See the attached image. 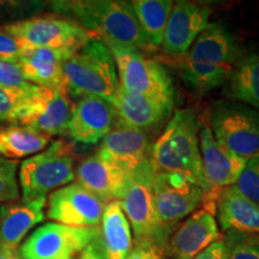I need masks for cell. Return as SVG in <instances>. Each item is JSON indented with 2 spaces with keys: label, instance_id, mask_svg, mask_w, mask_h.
Segmentation results:
<instances>
[{
  "label": "cell",
  "instance_id": "1",
  "mask_svg": "<svg viewBox=\"0 0 259 259\" xmlns=\"http://www.w3.org/2000/svg\"><path fill=\"white\" fill-rule=\"evenodd\" d=\"M200 124L191 108L178 109L156 143L151 145L150 160L157 171L189 177L206 193L204 205L215 208L221 191L212 189L204 176L199 150Z\"/></svg>",
  "mask_w": 259,
  "mask_h": 259
},
{
  "label": "cell",
  "instance_id": "2",
  "mask_svg": "<svg viewBox=\"0 0 259 259\" xmlns=\"http://www.w3.org/2000/svg\"><path fill=\"white\" fill-rule=\"evenodd\" d=\"M241 57L234 35L222 24L209 23L180 58L179 73L194 92L206 93L227 83Z\"/></svg>",
  "mask_w": 259,
  "mask_h": 259
},
{
  "label": "cell",
  "instance_id": "3",
  "mask_svg": "<svg viewBox=\"0 0 259 259\" xmlns=\"http://www.w3.org/2000/svg\"><path fill=\"white\" fill-rule=\"evenodd\" d=\"M51 8L61 17L76 22L102 41L138 51L151 50L139 27L131 2L65 0L52 2Z\"/></svg>",
  "mask_w": 259,
  "mask_h": 259
},
{
  "label": "cell",
  "instance_id": "4",
  "mask_svg": "<svg viewBox=\"0 0 259 259\" xmlns=\"http://www.w3.org/2000/svg\"><path fill=\"white\" fill-rule=\"evenodd\" d=\"M64 76L67 93L80 99L96 96L112 103L119 89L114 58L96 36L65 60Z\"/></svg>",
  "mask_w": 259,
  "mask_h": 259
},
{
  "label": "cell",
  "instance_id": "5",
  "mask_svg": "<svg viewBox=\"0 0 259 259\" xmlns=\"http://www.w3.org/2000/svg\"><path fill=\"white\" fill-rule=\"evenodd\" d=\"M105 44L114 58L121 89L174 108L173 82L160 63L149 59L135 48Z\"/></svg>",
  "mask_w": 259,
  "mask_h": 259
},
{
  "label": "cell",
  "instance_id": "6",
  "mask_svg": "<svg viewBox=\"0 0 259 259\" xmlns=\"http://www.w3.org/2000/svg\"><path fill=\"white\" fill-rule=\"evenodd\" d=\"M156 168L150 158L141 164L130 178L127 189L120 200L135 235L136 245L163 246L168 228L158 218L154 197V178Z\"/></svg>",
  "mask_w": 259,
  "mask_h": 259
},
{
  "label": "cell",
  "instance_id": "7",
  "mask_svg": "<svg viewBox=\"0 0 259 259\" xmlns=\"http://www.w3.org/2000/svg\"><path fill=\"white\" fill-rule=\"evenodd\" d=\"M72 145L64 139L54 141L46 150L23 161L19 168L22 200L46 198L51 191L69 185L76 178Z\"/></svg>",
  "mask_w": 259,
  "mask_h": 259
},
{
  "label": "cell",
  "instance_id": "8",
  "mask_svg": "<svg viewBox=\"0 0 259 259\" xmlns=\"http://www.w3.org/2000/svg\"><path fill=\"white\" fill-rule=\"evenodd\" d=\"M0 30L14 37L24 52L37 48L76 52L94 37L92 32L76 22L52 15L0 25Z\"/></svg>",
  "mask_w": 259,
  "mask_h": 259
},
{
  "label": "cell",
  "instance_id": "9",
  "mask_svg": "<svg viewBox=\"0 0 259 259\" xmlns=\"http://www.w3.org/2000/svg\"><path fill=\"white\" fill-rule=\"evenodd\" d=\"M209 127L220 145L250 160L259 154V111L244 103L221 101L212 105Z\"/></svg>",
  "mask_w": 259,
  "mask_h": 259
},
{
  "label": "cell",
  "instance_id": "10",
  "mask_svg": "<svg viewBox=\"0 0 259 259\" xmlns=\"http://www.w3.org/2000/svg\"><path fill=\"white\" fill-rule=\"evenodd\" d=\"M99 228H74L57 222L38 227L22 244L21 259H73L94 242Z\"/></svg>",
  "mask_w": 259,
  "mask_h": 259
},
{
  "label": "cell",
  "instance_id": "11",
  "mask_svg": "<svg viewBox=\"0 0 259 259\" xmlns=\"http://www.w3.org/2000/svg\"><path fill=\"white\" fill-rule=\"evenodd\" d=\"M153 191L158 218L167 227L193 213L206 198L204 190L191 178L171 171L156 170Z\"/></svg>",
  "mask_w": 259,
  "mask_h": 259
},
{
  "label": "cell",
  "instance_id": "12",
  "mask_svg": "<svg viewBox=\"0 0 259 259\" xmlns=\"http://www.w3.org/2000/svg\"><path fill=\"white\" fill-rule=\"evenodd\" d=\"M105 205L85 187L72 183L51 193L47 216L52 221L74 228H97Z\"/></svg>",
  "mask_w": 259,
  "mask_h": 259
},
{
  "label": "cell",
  "instance_id": "13",
  "mask_svg": "<svg viewBox=\"0 0 259 259\" xmlns=\"http://www.w3.org/2000/svg\"><path fill=\"white\" fill-rule=\"evenodd\" d=\"M72 109L73 105L66 92L37 85L18 124L50 137L65 136L67 135Z\"/></svg>",
  "mask_w": 259,
  "mask_h": 259
},
{
  "label": "cell",
  "instance_id": "14",
  "mask_svg": "<svg viewBox=\"0 0 259 259\" xmlns=\"http://www.w3.org/2000/svg\"><path fill=\"white\" fill-rule=\"evenodd\" d=\"M211 10L209 6L192 2H177L171 8L164 31L162 51L164 54L183 58L198 35L209 24Z\"/></svg>",
  "mask_w": 259,
  "mask_h": 259
},
{
  "label": "cell",
  "instance_id": "15",
  "mask_svg": "<svg viewBox=\"0 0 259 259\" xmlns=\"http://www.w3.org/2000/svg\"><path fill=\"white\" fill-rule=\"evenodd\" d=\"M114 106L96 96L82 97L73 106L67 135L82 144L102 141L116 124Z\"/></svg>",
  "mask_w": 259,
  "mask_h": 259
},
{
  "label": "cell",
  "instance_id": "16",
  "mask_svg": "<svg viewBox=\"0 0 259 259\" xmlns=\"http://www.w3.org/2000/svg\"><path fill=\"white\" fill-rule=\"evenodd\" d=\"M131 174L115 162L96 153L83 160L76 168V183L107 204L122 199Z\"/></svg>",
  "mask_w": 259,
  "mask_h": 259
},
{
  "label": "cell",
  "instance_id": "17",
  "mask_svg": "<svg viewBox=\"0 0 259 259\" xmlns=\"http://www.w3.org/2000/svg\"><path fill=\"white\" fill-rule=\"evenodd\" d=\"M199 150L205 179L218 191L234 186L248 161L220 145L206 122L199 128Z\"/></svg>",
  "mask_w": 259,
  "mask_h": 259
},
{
  "label": "cell",
  "instance_id": "18",
  "mask_svg": "<svg viewBox=\"0 0 259 259\" xmlns=\"http://www.w3.org/2000/svg\"><path fill=\"white\" fill-rule=\"evenodd\" d=\"M220 239L213 211L203 208L191 213L171 234L168 251L173 259H192Z\"/></svg>",
  "mask_w": 259,
  "mask_h": 259
},
{
  "label": "cell",
  "instance_id": "19",
  "mask_svg": "<svg viewBox=\"0 0 259 259\" xmlns=\"http://www.w3.org/2000/svg\"><path fill=\"white\" fill-rule=\"evenodd\" d=\"M101 156L134 173L150 158V139L142 130L130 127L116 121L111 132L102 139L97 151Z\"/></svg>",
  "mask_w": 259,
  "mask_h": 259
},
{
  "label": "cell",
  "instance_id": "20",
  "mask_svg": "<svg viewBox=\"0 0 259 259\" xmlns=\"http://www.w3.org/2000/svg\"><path fill=\"white\" fill-rule=\"evenodd\" d=\"M47 198L22 200L0 205V247L18 251L30 229L44 221Z\"/></svg>",
  "mask_w": 259,
  "mask_h": 259
},
{
  "label": "cell",
  "instance_id": "21",
  "mask_svg": "<svg viewBox=\"0 0 259 259\" xmlns=\"http://www.w3.org/2000/svg\"><path fill=\"white\" fill-rule=\"evenodd\" d=\"M72 53L71 51L50 48L25 51L18 65L28 83L67 93L64 63Z\"/></svg>",
  "mask_w": 259,
  "mask_h": 259
},
{
  "label": "cell",
  "instance_id": "22",
  "mask_svg": "<svg viewBox=\"0 0 259 259\" xmlns=\"http://www.w3.org/2000/svg\"><path fill=\"white\" fill-rule=\"evenodd\" d=\"M112 105L115 108L118 122L144 132L162 124L174 109L148 97L125 92L120 87Z\"/></svg>",
  "mask_w": 259,
  "mask_h": 259
},
{
  "label": "cell",
  "instance_id": "23",
  "mask_svg": "<svg viewBox=\"0 0 259 259\" xmlns=\"http://www.w3.org/2000/svg\"><path fill=\"white\" fill-rule=\"evenodd\" d=\"M216 206L223 232L235 231L259 236V204L245 197L235 186L220 192Z\"/></svg>",
  "mask_w": 259,
  "mask_h": 259
},
{
  "label": "cell",
  "instance_id": "24",
  "mask_svg": "<svg viewBox=\"0 0 259 259\" xmlns=\"http://www.w3.org/2000/svg\"><path fill=\"white\" fill-rule=\"evenodd\" d=\"M96 241L105 259H126L132 250L131 226L120 200L105 205Z\"/></svg>",
  "mask_w": 259,
  "mask_h": 259
},
{
  "label": "cell",
  "instance_id": "25",
  "mask_svg": "<svg viewBox=\"0 0 259 259\" xmlns=\"http://www.w3.org/2000/svg\"><path fill=\"white\" fill-rule=\"evenodd\" d=\"M226 84L227 96L259 111V53L242 56Z\"/></svg>",
  "mask_w": 259,
  "mask_h": 259
},
{
  "label": "cell",
  "instance_id": "26",
  "mask_svg": "<svg viewBox=\"0 0 259 259\" xmlns=\"http://www.w3.org/2000/svg\"><path fill=\"white\" fill-rule=\"evenodd\" d=\"M51 137L23 125H10L0 128V156L15 160L44 151Z\"/></svg>",
  "mask_w": 259,
  "mask_h": 259
},
{
  "label": "cell",
  "instance_id": "27",
  "mask_svg": "<svg viewBox=\"0 0 259 259\" xmlns=\"http://www.w3.org/2000/svg\"><path fill=\"white\" fill-rule=\"evenodd\" d=\"M131 5L149 46L161 47L174 3L170 0H134Z\"/></svg>",
  "mask_w": 259,
  "mask_h": 259
},
{
  "label": "cell",
  "instance_id": "28",
  "mask_svg": "<svg viewBox=\"0 0 259 259\" xmlns=\"http://www.w3.org/2000/svg\"><path fill=\"white\" fill-rule=\"evenodd\" d=\"M37 85L28 83L23 87H6L0 84V122H19Z\"/></svg>",
  "mask_w": 259,
  "mask_h": 259
},
{
  "label": "cell",
  "instance_id": "29",
  "mask_svg": "<svg viewBox=\"0 0 259 259\" xmlns=\"http://www.w3.org/2000/svg\"><path fill=\"white\" fill-rule=\"evenodd\" d=\"M222 240L226 259H259V236L228 231Z\"/></svg>",
  "mask_w": 259,
  "mask_h": 259
},
{
  "label": "cell",
  "instance_id": "30",
  "mask_svg": "<svg viewBox=\"0 0 259 259\" xmlns=\"http://www.w3.org/2000/svg\"><path fill=\"white\" fill-rule=\"evenodd\" d=\"M17 169L18 161L0 156V205L17 202L19 198Z\"/></svg>",
  "mask_w": 259,
  "mask_h": 259
},
{
  "label": "cell",
  "instance_id": "31",
  "mask_svg": "<svg viewBox=\"0 0 259 259\" xmlns=\"http://www.w3.org/2000/svg\"><path fill=\"white\" fill-rule=\"evenodd\" d=\"M234 186L245 197L259 204V154L247 161Z\"/></svg>",
  "mask_w": 259,
  "mask_h": 259
},
{
  "label": "cell",
  "instance_id": "32",
  "mask_svg": "<svg viewBox=\"0 0 259 259\" xmlns=\"http://www.w3.org/2000/svg\"><path fill=\"white\" fill-rule=\"evenodd\" d=\"M0 84L6 87H23L28 84L18 64L0 59Z\"/></svg>",
  "mask_w": 259,
  "mask_h": 259
},
{
  "label": "cell",
  "instance_id": "33",
  "mask_svg": "<svg viewBox=\"0 0 259 259\" xmlns=\"http://www.w3.org/2000/svg\"><path fill=\"white\" fill-rule=\"evenodd\" d=\"M24 53L23 48L14 37L0 30V59L18 64Z\"/></svg>",
  "mask_w": 259,
  "mask_h": 259
},
{
  "label": "cell",
  "instance_id": "34",
  "mask_svg": "<svg viewBox=\"0 0 259 259\" xmlns=\"http://www.w3.org/2000/svg\"><path fill=\"white\" fill-rule=\"evenodd\" d=\"M40 3L32 2H0V15L2 16H24L30 14L32 9H36Z\"/></svg>",
  "mask_w": 259,
  "mask_h": 259
},
{
  "label": "cell",
  "instance_id": "35",
  "mask_svg": "<svg viewBox=\"0 0 259 259\" xmlns=\"http://www.w3.org/2000/svg\"><path fill=\"white\" fill-rule=\"evenodd\" d=\"M163 246L155 244L136 245L126 259H163Z\"/></svg>",
  "mask_w": 259,
  "mask_h": 259
},
{
  "label": "cell",
  "instance_id": "36",
  "mask_svg": "<svg viewBox=\"0 0 259 259\" xmlns=\"http://www.w3.org/2000/svg\"><path fill=\"white\" fill-rule=\"evenodd\" d=\"M192 259H226V247L222 239L213 242Z\"/></svg>",
  "mask_w": 259,
  "mask_h": 259
},
{
  "label": "cell",
  "instance_id": "37",
  "mask_svg": "<svg viewBox=\"0 0 259 259\" xmlns=\"http://www.w3.org/2000/svg\"><path fill=\"white\" fill-rule=\"evenodd\" d=\"M73 259H105V257H103L102 252L100 250L99 245H97V241L95 239L94 242H92V244H90L88 247L82 252V253H79L76 258Z\"/></svg>",
  "mask_w": 259,
  "mask_h": 259
},
{
  "label": "cell",
  "instance_id": "38",
  "mask_svg": "<svg viewBox=\"0 0 259 259\" xmlns=\"http://www.w3.org/2000/svg\"><path fill=\"white\" fill-rule=\"evenodd\" d=\"M17 257L18 251H11L0 247V259H17Z\"/></svg>",
  "mask_w": 259,
  "mask_h": 259
},
{
  "label": "cell",
  "instance_id": "39",
  "mask_svg": "<svg viewBox=\"0 0 259 259\" xmlns=\"http://www.w3.org/2000/svg\"><path fill=\"white\" fill-rule=\"evenodd\" d=\"M17 259H21V258H19V255H18V257H17Z\"/></svg>",
  "mask_w": 259,
  "mask_h": 259
}]
</instances>
